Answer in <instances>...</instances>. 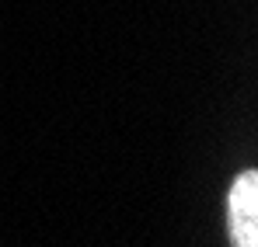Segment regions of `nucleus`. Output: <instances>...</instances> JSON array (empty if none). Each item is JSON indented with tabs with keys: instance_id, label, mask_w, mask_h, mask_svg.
I'll use <instances>...</instances> for the list:
<instances>
[{
	"instance_id": "1",
	"label": "nucleus",
	"mask_w": 258,
	"mask_h": 247,
	"mask_svg": "<svg viewBox=\"0 0 258 247\" xmlns=\"http://www.w3.org/2000/svg\"><path fill=\"white\" fill-rule=\"evenodd\" d=\"M230 247H258V171L248 167L234 178L227 195Z\"/></svg>"
}]
</instances>
